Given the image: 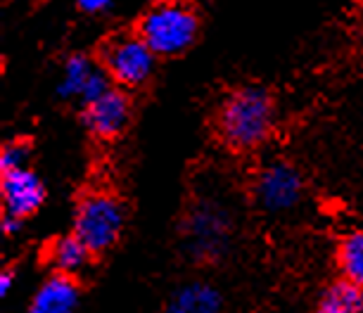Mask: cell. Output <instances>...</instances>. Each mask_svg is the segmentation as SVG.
<instances>
[{"label": "cell", "mask_w": 363, "mask_h": 313, "mask_svg": "<svg viewBox=\"0 0 363 313\" xmlns=\"http://www.w3.org/2000/svg\"><path fill=\"white\" fill-rule=\"evenodd\" d=\"M157 52L150 47L138 31L119 33L102 45V67L112 84L121 88H140L155 74Z\"/></svg>", "instance_id": "5"}, {"label": "cell", "mask_w": 363, "mask_h": 313, "mask_svg": "<svg viewBox=\"0 0 363 313\" xmlns=\"http://www.w3.org/2000/svg\"><path fill=\"white\" fill-rule=\"evenodd\" d=\"M77 8L81 12H88V15H98V12H105L114 0H74Z\"/></svg>", "instance_id": "16"}, {"label": "cell", "mask_w": 363, "mask_h": 313, "mask_svg": "<svg viewBox=\"0 0 363 313\" xmlns=\"http://www.w3.org/2000/svg\"><path fill=\"white\" fill-rule=\"evenodd\" d=\"M12 285H15V273L3 271V275H0V297H8L12 292Z\"/></svg>", "instance_id": "17"}, {"label": "cell", "mask_w": 363, "mask_h": 313, "mask_svg": "<svg viewBox=\"0 0 363 313\" xmlns=\"http://www.w3.org/2000/svg\"><path fill=\"white\" fill-rule=\"evenodd\" d=\"M84 121L88 131L98 138H116L126 131L128 121H131V102L119 88H109L98 100L88 102L84 110Z\"/></svg>", "instance_id": "8"}, {"label": "cell", "mask_w": 363, "mask_h": 313, "mask_svg": "<svg viewBox=\"0 0 363 313\" xmlns=\"http://www.w3.org/2000/svg\"><path fill=\"white\" fill-rule=\"evenodd\" d=\"M135 31L157 52V57H174L197 40L200 17L186 0H160L140 17Z\"/></svg>", "instance_id": "2"}, {"label": "cell", "mask_w": 363, "mask_h": 313, "mask_svg": "<svg viewBox=\"0 0 363 313\" xmlns=\"http://www.w3.org/2000/svg\"><path fill=\"white\" fill-rule=\"evenodd\" d=\"M164 313H221V295L207 283H188L169 297Z\"/></svg>", "instance_id": "10"}, {"label": "cell", "mask_w": 363, "mask_h": 313, "mask_svg": "<svg viewBox=\"0 0 363 313\" xmlns=\"http://www.w3.org/2000/svg\"><path fill=\"white\" fill-rule=\"evenodd\" d=\"M91 254L93 251L74 233L57 237L48 247V261H50V266L55 268V273H65V275H77L79 271H84L88 266Z\"/></svg>", "instance_id": "11"}, {"label": "cell", "mask_w": 363, "mask_h": 313, "mask_svg": "<svg viewBox=\"0 0 363 313\" xmlns=\"http://www.w3.org/2000/svg\"><path fill=\"white\" fill-rule=\"evenodd\" d=\"M337 263L345 280L363 288V230H354V233L342 237Z\"/></svg>", "instance_id": "14"}, {"label": "cell", "mask_w": 363, "mask_h": 313, "mask_svg": "<svg viewBox=\"0 0 363 313\" xmlns=\"http://www.w3.org/2000/svg\"><path fill=\"white\" fill-rule=\"evenodd\" d=\"M363 309V288L340 280L333 283L318 299L316 313H361Z\"/></svg>", "instance_id": "12"}, {"label": "cell", "mask_w": 363, "mask_h": 313, "mask_svg": "<svg viewBox=\"0 0 363 313\" xmlns=\"http://www.w3.org/2000/svg\"><path fill=\"white\" fill-rule=\"evenodd\" d=\"M276 124V102L262 86H242L218 105L216 131L235 152H250L271 138Z\"/></svg>", "instance_id": "1"}, {"label": "cell", "mask_w": 363, "mask_h": 313, "mask_svg": "<svg viewBox=\"0 0 363 313\" xmlns=\"http://www.w3.org/2000/svg\"><path fill=\"white\" fill-rule=\"evenodd\" d=\"M233 240V216L218 200H197L183 223V242L197 261L223 256Z\"/></svg>", "instance_id": "3"}, {"label": "cell", "mask_w": 363, "mask_h": 313, "mask_svg": "<svg viewBox=\"0 0 363 313\" xmlns=\"http://www.w3.org/2000/svg\"><path fill=\"white\" fill-rule=\"evenodd\" d=\"M98 72V64L91 62L84 55H74L65 62L62 81H60V95L67 100H84V93L91 84L93 74Z\"/></svg>", "instance_id": "13"}, {"label": "cell", "mask_w": 363, "mask_h": 313, "mask_svg": "<svg viewBox=\"0 0 363 313\" xmlns=\"http://www.w3.org/2000/svg\"><path fill=\"white\" fill-rule=\"evenodd\" d=\"M26 161H29V149H26L24 142H8V145H3V152H0V171L3 173L26 169Z\"/></svg>", "instance_id": "15"}, {"label": "cell", "mask_w": 363, "mask_h": 313, "mask_svg": "<svg viewBox=\"0 0 363 313\" xmlns=\"http://www.w3.org/2000/svg\"><path fill=\"white\" fill-rule=\"evenodd\" d=\"M79 285L74 275L55 273L31 297L29 313H77Z\"/></svg>", "instance_id": "9"}, {"label": "cell", "mask_w": 363, "mask_h": 313, "mask_svg": "<svg viewBox=\"0 0 363 313\" xmlns=\"http://www.w3.org/2000/svg\"><path fill=\"white\" fill-rule=\"evenodd\" d=\"M19 226H22V221H19V219H12V216H3V233H8V235L17 233Z\"/></svg>", "instance_id": "18"}, {"label": "cell", "mask_w": 363, "mask_h": 313, "mask_svg": "<svg viewBox=\"0 0 363 313\" xmlns=\"http://www.w3.org/2000/svg\"><path fill=\"white\" fill-rule=\"evenodd\" d=\"M0 197H3V216L24 221L26 216L40 209L45 200V186L29 166L17 169V171L3 173Z\"/></svg>", "instance_id": "7"}, {"label": "cell", "mask_w": 363, "mask_h": 313, "mask_svg": "<svg viewBox=\"0 0 363 313\" xmlns=\"http://www.w3.org/2000/svg\"><path fill=\"white\" fill-rule=\"evenodd\" d=\"M126 212L116 197L107 193L86 195L74 216V235L91 251H105L119 240Z\"/></svg>", "instance_id": "4"}, {"label": "cell", "mask_w": 363, "mask_h": 313, "mask_svg": "<svg viewBox=\"0 0 363 313\" xmlns=\"http://www.w3.org/2000/svg\"><path fill=\"white\" fill-rule=\"evenodd\" d=\"M301 176L292 164L285 161H273V164L264 166L257 176L255 195L259 207L266 212L280 214L292 209L301 197Z\"/></svg>", "instance_id": "6"}]
</instances>
